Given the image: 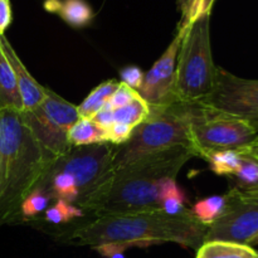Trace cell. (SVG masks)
Segmentation results:
<instances>
[{"mask_svg":"<svg viewBox=\"0 0 258 258\" xmlns=\"http://www.w3.org/2000/svg\"><path fill=\"white\" fill-rule=\"evenodd\" d=\"M208 227L202 224L189 209L178 216L155 209L97 217L95 221L75 228L71 233H64V239L76 246L122 243L127 248L176 243L197 251L204 243Z\"/></svg>","mask_w":258,"mask_h":258,"instance_id":"cell-1","label":"cell"},{"mask_svg":"<svg viewBox=\"0 0 258 258\" xmlns=\"http://www.w3.org/2000/svg\"><path fill=\"white\" fill-rule=\"evenodd\" d=\"M55 160L35 140L22 111L0 110V224L22 221L23 201L39 188Z\"/></svg>","mask_w":258,"mask_h":258,"instance_id":"cell-2","label":"cell"},{"mask_svg":"<svg viewBox=\"0 0 258 258\" xmlns=\"http://www.w3.org/2000/svg\"><path fill=\"white\" fill-rule=\"evenodd\" d=\"M191 158H196L193 153L176 148L117 169L105 190L88 204L85 213L102 217L160 209L164 183L176 179Z\"/></svg>","mask_w":258,"mask_h":258,"instance_id":"cell-3","label":"cell"},{"mask_svg":"<svg viewBox=\"0 0 258 258\" xmlns=\"http://www.w3.org/2000/svg\"><path fill=\"white\" fill-rule=\"evenodd\" d=\"M176 148L186 149L197 156L189 131V106L181 101L150 107L148 118L134 128L130 140L116 146L115 170Z\"/></svg>","mask_w":258,"mask_h":258,"instance_id":"cell-4","label":"cell"},{"mask_svg":"<svg viewBox=\"0 0 258 258\" xmlns=\"http://www.w3.org/2000/svg\"><path fill=\"white\" fill-rule=\"evenodd\" d=\"M217 66L211 45V14L199 15L181 40L175 67V93L179 101L202 102L212 93Z\"/></svg>","mask_w":258,"mask_h":258,"instance_id":"cell-5","label":"cell"},{"mask_svg":"<svg viewBox=\"0 0 258 258\" xmlns=\"http://www.w3.org/2000/svg\"><path fill=\"white\" fill-rule=\"evenodd\" d=\"M188 106L189 131L198 158L206 159L214 151L242 149L258 136L242 118L202 102Z\"/></svg>","mask_w":258,"mask_h":258,"instance_id":"cell-6","label":"cell"},{"mask_svg":"<svg viewBox=\"0 0 258 258\" xmlns=\"http://www.w3.org/2000/svg\"><path fill=\"white\" fill-rule=\"evenodd\" d=\"M116 146L110 143L75 146L70 153L58 158L53 165L73 179L78 191L75 206L83 212L97 198L115 174Z\"/></svg>","mask_w":258,"mask_h":258,"instance_id":"cell-7","label":"cell"},{"mask_svg":"<svg viewBox=\"0 0 258 258\" xmlns=\"http://www.w3.org/2000/svg\"><path fill=\"white\" fill-rule=\"evenodd\" d=\"M23 118L35 140L45 151L62 158L73 148L68 141V131L76 121L80 120L77 106L45 88V98L37 108L23 112Z\"/></svg>","mask_w":258,"mask_h":258,"instance_id":"cell-8","label":"cell"},{"mask_svg":"<svg viewBox=\"0 0 258 258\" xmlns=\"http://www.w3.org/2000/svg\"><path fill=\"white\" fill-rule=\"evenodd\" d=\"M224 213L208 227L204 242L231 241L249 244L258 234V186L232 188Z\"/></svg>","mask_w":258,"mask_h":258,"instance_id":"cell-9","label":"cell"},{"mask_svg":"<svg viewBox=\"0 0 258 258\" xmlns=\"http://www.w3.org/2000/svg\"><path fill=\"white\" fill-rule=\"evenodd\" d=\"M202 103L242 118L258 133V80L238 77L218 67L213 91Z\"/></svg>","mask_w":258,"mask_h":258,"instance_id":"cell-10","label":"cell"},{"mask_svg":"<svg viewBox=\"0 0 258 258\" xmlns=\"http://www.w3.org/2000/svg\"><path fill=\"white\" fill-rule=\"evenodd\" d=\"M184 34L185 32L176 30L165 52L144 76L138 92L150 107L171 105L179 101L175 93V67Z\"/></svg>","mask_w":258,"mask_h":258,"instance_id":"cell-11","label":"cell"},{"mask_svg":"<svg viewBox=\"0 0 258 258\" xmlns=\"http://www.w3.org/2000/svg\"><path fill=\"white\" fill-rule=\"evenodd\" d=\"M0 47H2L5 57L9 60L10 66H12L13 71L15 73L17 85L18 88H19L20 98H22L23 103V112L34 110L44 101L45 88L47 87H43L28 72L27 67L23 64L19 55L17 54V52H15L14 48L12 47V44L5 38L4 34H0Z\"/></svg>","mask_w":258,"mask_h":258,"instance_id":"cell-12","label":"cell"},{"mask_svg":"<svg viewBox=\"0 0 258 258\" xmlns=\"http://www.w3.org/2000/svg\"><path fill=\"white\" fill-rule=\"evenodd\" d=\"M44 9L77 29L90 25L95 17L92 8L86 0H45Z\"/></svg>","mask_w":258,"mask_h":258,"instance_id":"cell-13","label":"cell"},{"mask_svg":"<svg viewBox=\"0 0 258 258\" xmlns=\"http://www.w3.org/2000/svg\"><path fill=\"white\" fill-rule=\"evenodd\" d=\"M196 258H258V251L238 242L208 241L197 249Z\"/></svg>","mask_w":258,"mask_h":258,"instance_id":"cell-14","label":"cell"},{"mask_svg":"<svg viewBox=\"0 0 258 258\" xmlns=\"http://www.w3.org/2000/svg\"><path fill=\"white\" fill-rule=\"evenodd\" d=\"M23 111L15 73L0 47V110Z\"/></svg>","mask_w":258,"mask_h":258,"instance_id":"cell-15","label":"cell"},{"mask_svg":"<svg viewBox=\"0 0 258 258\" xmlns=\"http://www.w3.org/2000/svg\"><path fill=\"white\" fill-rule=\"evenodd\" d=\"M67 138L73 148L108 143L105 128L93 122L91 118H80L76 121L68 131Z\"/></svg>","mask_w":258,"mask_h":258,"instance_id":"cell-16","label":"cell"},{"mask_svg":"<svg viewBox=\"0 0 258 258\" xmlns=\"http://www.w3.org/2000/svg\"><path fill=\"white\" fill-rule=\"evenodd\" d=\"M244 153L242 149L219 150L209 154L204 160L208 161L209 168L217 175L232 176L238 171L243 161Z\"/></svg>","mask_w":258,"mask_h":258,"instance_id":"cell-17","label":"cell"},{"mask_svg":"<svg viewBox=\"0 0 258 258\" xmlns=\"http://www.w3.org/2000/svg\"><path fill=\"white\" fill-rule=\"evenodd\" d=\"M118 82L115 80H108L98 85L97 87L91 91L90 95L82 101L80 106H77L78 113L81 118H92L103 106L106 105L112 93L117 88Z\"/></svg>","mask_w":258,"mask_h":258,"instance_id":"cell-18","label":"cell"},{"mask_svg":"<svg viewBox=\"0 0 258 258\" xmlns=\"http://www.w3.org/2000/svg\"><path fill=\"white\" fill-rule=\"evenodd\" d=\"M227 208V196H212L197 202L190 209L193 216L206 227L212 226Z\"/></svg>","mask_w":258,"mask_h":258,"instance_id":"cell-19","label":"cell"},{"mask_svg":"<svg viewBox=\"0 0 258 258\" xmlns=\"http://www.w3.org/2000/svg\"><path fill=\"white\" fill-rule=\"evenodd\" d=\"M149 113H150V106L141 96H139L128 105L120 108H115L113 110V120H115V122L125 123V125L135 128L148 118Z\"/></svg>","mask_w":258,"mask_h":258,"instance_id":"cell-20","label":"cell"},{"mask_svg":"<svg viewBox=\"0 0 258 258\" xmlns=\"http://www.w3.org/2000/svg\"><path fill=\"white\" fill-rule=\"evenodd\" d=\"M186 196L176 183V179L165 181L160 194V209L171 216H178L185 211Z\"/></svg>","mask_w":258,"mask_h":258,"instance_id":"cell-21","label":"cell"},{"mask_svg":"<svg viewBox=\"0 0 258 258\" xmlns=\"http://www.w3.org/2000/svg\"><path fill=\"white\" fill-rule=\"evenodd\" d=\"M85 212L80 207L64 201H57L50 208L45 209V222L50 224H66L75 219L82 218Z\"/></svg>","mask_w":258,"mask_h":258,"instance_id":"cell-22","label":"cell"},{"mask_svg":"<svg viewBox=\"0 0 258 258\" xmlns=\"http://www.w3.org/2000/svg\"><path fill=\"white\" fill-rule=\"evenodd\" d=\"M244 153L243 161L241 168L232 176L236 183L234 188H254L258 186V159L248 153L244 148H242Z\"/></svg>","mask_w":258,"mask_h":258,"instance_id":"cell-23","label":"cell"},{"mask_svg":"<svg viewBox=\"0 0 258 258\" xmlns=\"http://www.w3.org/2000/svg\"><path fill=\"white\" fill-rule=\"evenodd\" d=\"M50 201L52 199L42 189L37 188L35 190H33L23 201L22 207H20V217H22V221L23 219L33 218V217L38 216L39 213L44 212L48 208V204L50 203Z\"/></svg>","mask_w":258,"mask_h":258,"instance_id":"cell-24","label":"cell"},{"mask_svg":"<svg viewBox=\"0 0 258 258\" xmlns=\"http://www.w3.org/2000/svg\"><path fill=\"white\" fill-rule=\"evenodd\" d=\"M203 0H176L178 12L180 13L176 30L186 32L188 28L198 19L201 15V7Z\"/></svg>","mask_w":258,"mask_h":258,"instance_id":"cell-25","label":"cell"},{"mask_svg":"<svg viewBox=\"0 0 258 258\" xmlns=\"http://www.w3.org/2000/svg\"><path fill=\"white\" fill-rule=\"evenodd\" d=\"M139 92L134 88L128 87L127 85L122 82H118L117 88H116L115 92L112 93V96L108 100V105L115 110V108L123 107V106L128 105L130 102H133L135 98L139 97Z\"/></svg>","mask_w":258,"mask_h":258,"instance_id":"cell-26","label":"cell"},{"mask_svg":"<svg viewBox=\"0 0 258 258\" xmlns=\"http://www.w3.org/2000/svg\"><path fill=\"white\" fill-rule=\"evenodd\" d=\"M133 133H134L133 127L120 122H113L112 125L106 130L107 141L115 146H120V145H123L125 143H127V141L130 140Z\"/></svg>","mask_w":258,"mask_h":258,"instance_id":"cell-27","label":"cell"},{"mask_svg":"<svg viewBox=\"0 0 258 258\" xmlns=\"http://www.w3.org/2000/svg\"><path fill=\"white\" fill-rule=\"evenodd\" d=\"M144 76H145V73L138 66H126L120 72L121 82L136 91L140 90L141 85H143Z\"/></svg>","mask_w":258,"mask_h":258,"instance_id":"cell-28","label":"cell"},{"mask_svg":"<svg viewBox=\"0 0 258 258\" xmlns=\"http://www.w3.org/2000/svg\"><path fill=\"white\" fill-rule=\"evenodd\" d=\"M92 248L103 258H125V251L127 247L122 243H103Z\"/></svg>","mask_w":258,"mask_h":258,"instance_id":"cell-29","label":"cell"},{"mask_svg":"<svg viewBox=\"0 0 258 258\" xmlns=\"http://www.w3.org/2000/svg\"><path fill=\"white\" fill-rule=\"evenodd\" d=\"M107 102H106V105L103 106V107L101 108V110L98 111V112L96 113L92 118H91L93 122H96L97 125H100L101 127L105 128V130H107V128L110 127L113 122H115V120H113V108L111 107Z\"/></svg>","mask_w":258,"mask_h":258,"instance_id":"cell-30","label":"cell"},{"mask_svg":"<svg viewBox=\"0 0 258 258\" xmlns=\"http://www.w3.org/2000/svg\"><path fill=\"white\" fill-rule=\"evenodd\" d=\"M10 23H12L10 2L9 0H0V34H4Z\"/></svg>","mask_w":258,"mask_h":258,"instance_id":"cell-31","label":"cell"},{"mask_svg":"<svg viewBox=\"0 0 258 258\" xmlns=\"http://www.w3.org/2000/svg\"><path fill=\"white\" fill-rule=\"evenodd\" d=\"M214 2H216V0H203V2H202V7H201V15L211 14Z\"/></svg>","mask_w":258,"mask_h":258,"instance_id":"cell-32","label":"cell"},{"mask_svg":"<svg viewBox=\"0 0 258 258\" xmlns=\"http://www.w3.org/2000/svg\"><path fill=\"white\" fill-rule=\"evenodd\" d=\"M244 149H246L251 155H253L254 158L258 159V136L253 141H252L251 144H249V145L244 146Z\"/></svg>","mask_w":258,"mask_h":258,"instance_id":"cell-33","label":"cell"},{"mask_svg":"<svg viewBox=\"0 0 258 258\" xmlns=\"http://www.w3.org/2000/svg\"><path fill=\"white\" fill-rule=\"evenodd\" d=\"M249 246H258V234L256 237H254L253 239H252L251 243H249Z\"/></svg>","mask_w":258,"mask_h":258,"instance_id":"cell-34","label":"cell"}]
</instances>
